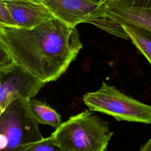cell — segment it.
<instances>
[{
  "instance_id": "6da1fadb",
  "label": "cell",
  "mask_w": 151,
  "mask_h": 151,
  "mask_svg": "<svg viewBox=\"0 0 151 151\" xmlns=\"http://www.w3.org/2000/svg\"><path fill=\"white\" fill-rule=\"evenodd\" d=\"M14 62L47 83L58 80L83 47L76 27L54 18L29 29L0 27Z\"/></svg>"
},
{
  "instance_id": "7a4b0ae2",
  "label": "cell",
  "mask_w": 151,
  "mask_h": 151,
  "mask_svg": "<svg viewBox=\"0 0 151 151\" xmlns=\"http://www.w3.org/2000/svg\"><path fill=\"white\" fill-rule=\"evenodd\" d=\"M113 134L106 122L86 110L61 123L50 136L65 151H106Z\"/></svg>"
},
{
  "instance_id": "3957f363",
  "label": "cell",
  "mask_w": 151,
  "mask_h": 151,
  "mask_svg": "<svg viewBox=\"0 0 151 151\" xmlns=\"http://www.w3.org/2000/svg\"><path fill=\"white\" fill-rule=\"evenodd\" d=\"M28 101L27 98L16 99L0 114V151H19L44 138Z\"/></svg>"
},
{
  "instance_id": "277c9868",
  "label": "cell",
  "mask_w": 151,
  "mask_h": 151,
  "mask_svg": "<svg viewBox=\"0 0 151 151\" xmlns=\"http://www.w3.org/2000/svg\"><path fill=\"white\" fill-rule=\"evenodd\" d=\"M90 111L106 114L117 121L150 124L151 107L103 82L99 89L82 97Z\"/></svg>"
},
{
  "instance_id": "5b68a950",
  "label": "cell",
  "mask_w": 151,
  "mask_h": 151,
  "mask_svg": "<svg viewBox=\"0 0 151 151\" xmlns=\"http://www.w3.org/2000/svg\"><path fill=\"white\" fill-rule=\"evenodd\" d=\"M15 63L0 71V114L12 100L33 98L45 85Z\"/></svg>"
},
{
  "instance_id": "8992f818",
  "label": "cell",
  "mask_w": 151,
  "mask_h": 151,
  "mask_svg": "<svg viewBox=\"0 0 151 151\" xmlns=\"http://www.w3.org/2000/svg\"><path fill=\"white\" fill-rule=\"evenodd\" d=\"M48 10L55 18L75 27L101 14L103 3L94 0H28Z\"/></svg>"
},
{
  "instance_id": "52a82bcc",
  "label": "cell",
  "mask_w": 151,
  "mask_h": 151,
  "mask_svg": "<svg viewBox=\"0 0 151 151\" xmlns=\"http://www.w3.org/2000/svg\"><path fill=\"white\" fill-rule=\"evenodd\" d=\"M102 14L119 25H130L151 31V8L126 5L106 0Z\"/></svg>"
},
{
  "instance_id": "ba28073f",
  "label": "cell",
  "mask_w": 151,
  "mask_h": 151,
  "mask_svg": "<svg viewBox=\"0 0 151 151\" xmlns=\"http://www.w3.org/2000/svg\"><path fill=\"white\" fill-rule=\"evenodd\" d=\"M18 28L29 29L54 18L43 6L29 1L4 2Z\"/></svg>"
},
{
  "instance_id": "9c48e42d",
  "label": "cell",
  "mask_w": 151,
  "mask_h": 151,
  "mask_svg": "<svg viewBox=\"0 0 151 151\" xmlns=\"http://www.w3.org/2000/svg\"><path fill=\"white\" fill-rule=\"evenodd\" d=\"M28 103L31 113L39 124L56 129L62 123L61 115L45 103L33 98L29 99Z\"/></svg>"
},
{
  "instance_id": "30bf717a",
  "label": "cell",
  "mask_w": 151,
  "mask_h": 151,
  "mask_svg": "<svg viewBox=\"0 0 151 151\" xmlns=\"http://www.w3.org/2000/svg\"><path fill=\"white\" fill-rule=\"evenodd\" d=\"M130 39L140 53L151 64V41L150 36L145 33L146 31L142 28L130 25H121Z\"/></svg>"
},
{
  "instance_id": "8fae6325",
  "label": "cell",
  "mask_w": 151,
  "mask_h": 151,
  "mask_svg": "<svg viewBox=\"0 0 151 151\" xmlns=\"http://www.w3.org/2000/svg\"><path fill=\"white\" fill-rule=\"evenodd\" d=\"M86 23L94 25L99 28L120 38L129 39L122 26L105 17L102 14V12L100 15L89 19Z\"/></svg>"
},
{
  "instance_id": "7c38bea8",
  "label": "cell",
  "mask_w": 151,
  "mask_h": 151,
  "mask_svg": "<svg viewBox=\"0 0 151 151\" xmlns=\"http://www.w3.org/2000/svg\"><path fill=\"white\" fill-rule=\"evenodd\" d=\"M19 151H65L59 147L52 141L51 136L31 143Z\"/></svg>"
},
{
  "instance_id": "4fadbf2b",
  "label": "cell",
  "mask_w": 151,
  "mask_h": 151,
  "mask_svg": "<svg viewBox=\"0 0 151 151\" xmlns=\"http://www.w3.org/2000/svg\"><path fill=\"white\" fill-rule=\"evenodd\" d=\"M14 63L11 54L3 41L0 32V71L5 69Z\"/></svg>"
},
{
  "instance_id": "5bb4252c",
  "label": "cell",
  "mask_w": 151,
  "mask_h": 151,
  "mask_svg": "<svg viewBox=\"0 0 151 151\" xmlns=\"http://www.w3.org/2000/svg\"><path fill=\"white\" fill-rule=\"evenodd\" d=\"M0 27L17 28L5 4L0 1Z\"/></svg>"
},
{
  "instance_id": "9a60e30c",
  "label": "cell",
  "mask_w": 151,
  "mask_h": 151,
  "mask_svg": "<svg viewBox=\"0 0 151 151\" xmlns=\"http://www.w3.org/2000/svg\"><path fill=\"white\" fill-rule=\"evenodd\" d=\"M110 1L126 5L151 8V0H109Z\"/></svg>"
},
{
  "instance_id": "2e32d148",
  "label": "cell",
  "mask_w": 151,
  "mask_h": 151,
  "mask_svg": "<svg viewBox=\"0 0 151 151\" xmlns=\"http://www.w3.org/2000/svg\"><path fill=\"white\" fill-rule=\"evenodd\" d=\"M140 151H151V139H149L146 143L142 146Z\"/></svg>"
},
{
  "instance_id": "e0dca14e",
  "label": "cell",
  "mask_w": 151,
  "mask_h": 151,
  "mask_svg": "<svg viewBox=\"0 0 151 151\" xmlns=\"http://www.w3.org/2000/svg\"><path fill=\"white\" fill-rule=\"evenodd\" d=\"M2 2H11V1H29L28 0H0ZM31 2V1H29Z\"/></svg>"
},
{
  "instance_id": "ac0fdd59",
  "label": "cell",
  "mask_w": 151,
  "mask_h": 151,
  "mask_svg": "<svg viewBox=\"0 0 151 151\" xmlns=\"http://www.w3.org/2000/svg\"><path fill=\"white\" fill-rule=\"evenodd\" d=\"M94 1H106V0H94Z\"/></svg>"
}]
</instances>
